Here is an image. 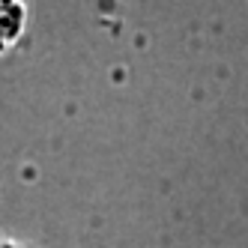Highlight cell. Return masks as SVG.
<instances>
[{"instance_id": "6da1fadb", "label": "cell", "mask_w": 248, "mask_h": 248, "mask_svg": "<svg viewBox=\"0 0 248 248\" xmlns=\"http://www.w3.org/2000/svg\"><path fill=\"white\" fill-rule=\"evenodd\" d=\"M0 248H18V245H0Z\"/></svg>"}]
</instances>
